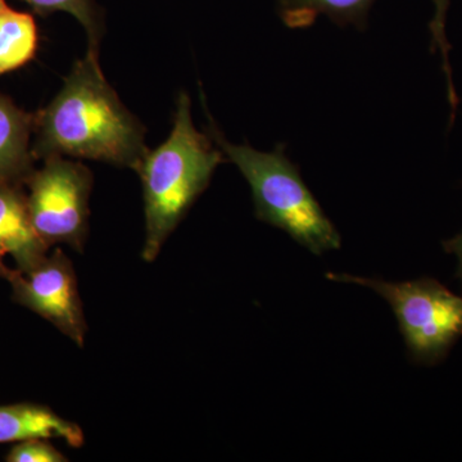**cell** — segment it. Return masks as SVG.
Masks as SVG:
<instances>
[{"mask_svg": "<svg viewBox=\"0 0 462 462\" xmlns=\"http://www.w3.org/2000/svg\"><path fill=\"white\" fill-rule=\"evenodd\" d=\"M63 439L74 448L84 445V431L75 422L60 418L39 404L0 406V443L30 439Z\"/></svg>", "mask_w": 462, "mask_h": 462, "instance_id": "ba28073f", "label": "cell"}, {"mask_svg": "<svg viewBox=\"0 0 462 462\" xmlns=\"http://www.w3.org/2000/svg\"><path fill=\"white\" fill-rule=\"evenodd\" d=\"M451 0H433L434 14L430 23L431 35V51H439L442 57V69L447 81V93H448L449 105L452 108L451 124L454 123L456 108L458 106L457 94H456L454 79H452L451 63H449V47L446 36L447 12H448Z\"/></svg>", "mask_w": 462, "mask_h": 462, "instance_id": "4fadbf2b", "label": "cell"}, {"mask_svg": "<svg viewBox=\"0 0 462 462\" xmlns=\"http://www.w3.org/2000/svg\"><path fill=\"white\" fill-rule=\"evenodd\" d=\"M200 98L208 118L209 135L251 187L258 220L285 231L316 256L339 249V231L303 181L300 166L287 156L285 145L278 144L273 152H261L248 143L233 144L225 139L203 97Z\"/></svg>", "mask_w": 462, "mask_h": 462, "instance_id": "3957f363", "label": "cell"}, {"mask_svg": "<svg viewBox=\"0 0 462 462\" xmlns=\"http://www.w3.org/2000/svg\"><path fill=\"white\" fill-rule=\"evenodd\" d=\"M33 115L0 93V184L29 178L32 161Z\"/></svg>", "mask_w": 462, "mask_h": 462, "instance_id": "9c48e42d", "label": "cell"}, {"mask_svg": "<svg viewBox=\"0 0 462 462\" xmlns=\"http://www.w3.org/2000/svg\"><path fill=\"white\" fill-rule=\"evenodd\" d=\"M93 173L80 161L45 158L29 175L27 207L36 231L48 245L65 243L83 251L89 224Z\"/></svg>", "mask_w": 462, "mask_h": 462, "instance_id": "5b68a950", "label": "cell"}, {"mask_svg": "<svg viewBox=\"0 0 462 462\" xmlns=\"http://www.w3.org/2000/svg\"><path fill=\"white\" fill-rule=\"evenodd\" d=\"M33 14L50 16L56 12L71 14L84 27L87 32L88 53L99 58V45L103 36V20L99 8L94 0H23Z\"/></svg>", "mask_w": 462, "mask_h": 462, "instance_id": "7c38bea8", "label": "cell"}, {"mask_svg": "<svg viewBox=\"0 0 462 462\" xmlns=\"http://www.w3.org/2000/svg\"><path fill=\"white\" fill-rule=\"evenodd\" d=\"M39 50L35 18L0 0V76L23 69Z\"/></svg>", "mask_w": 462, "mask_h": 462, "instance_id": "8fae6325", "label": "cell"}, {"mask_svg": "<svg viewBox=\"0 0 462 462\" xmlns=\"http://www.w3.org/2000/svg\"><path fill=\"white\" fill-rule=\"evenodd\" d=\"M329 281L373 289L393 310L410 360L437 366L462 338V297L433 278L389 282L348 273H327Z\"/></svg>", "mask_w": 462, "mask_h": 462, "instance_id": "277c9868", "label": "cell"}, {"mask_svg": "<svg viewBox=\"0 0 462 462\" xmlns=\"http://www.w3.org/2000/svg\"><path fill=\"white\" fill-rule=\"evenodd\" d=\"M50 245L33 226L26 197L14 184H0V257L11 256L21 272L47 258Z\"/></svg>", "mask_w": 462, "mask_h": 462, "instance_id": "52a82bcc", "label": "cell"}, {"mask_svg": "<svg viewBox=\"0 0 462 462\" xmlns=\"http://www.w3.org/2000/svg\"><path fill=\"white\" fill-rule=\"evenodd\" d=\"M278 14L289 29H307L320 16L338 26L366 29L370 9L376 0H276Z\"/></svg>", "mask_w": 462, "mask_h": 462, "instance_id": "30bf717a", "label": "cell"}, {"mask_svg": "<svg viewBox=\"0 0 462 462\" xmlns=\"http://www.w3.org/2000/svg\"><path fill=\"white\" fill-rule=\"evenodd\" d=\"M225 162L227 158L212 136L197 129L191 118L189 96L181 91L169 138L160 147L148 151L136 170L144 199L142 257L145 263L156 261L166 240L205 193L217 167Z\"/></svg>", "mask_w": 462, "mask_h": 462, "instance_id": "7a4b0ae2", "label": "cell"}, {"mask_svg": "<svg viewBox=\"0 0 462 462\" xmlns=\"http://www.w3.org/2000/svg\"><path fill=\"white\" fill-rule=\"evenodd\" d=\"M443 247H445L447 254H454L457 256L458 266L456 276L462 282V231L454 239L443 243Z\"/></svg>", "mask_w": 462, "mask_h": 462, "instance_id": "9a60e30c", "label": "cell"}, {"mask_svg": "<svg viewBox=\"0 0 462 462\" xmlns=\"http://www.w3.org/2000/svg\"><path fill=\"white\" fill-rule=\"evenodd\" d=\"M148 151L144 126L89 53L76 60L50 105L33 115V158L98 161L136 171Z\"/></svg>", "mask_w": 462, "mask_h": 462, "instance_id": "6da1fadb", "label": "cell"}, {"mask_svg": "<svg viewBox=\"0 0 462 462\" xmlns=\"http://www.w3.org/2000/svg\"><path fill=\"white\" fill-rule=\"evenodd\" d=\"M8 462H66L65 455L57 451L53 446L44 439H30L18 442V445L9 451Z\"/></svg>", "mask_w": 462, "mask_h": 462, "instance_id": "5bb4252c", "label": "cell"}, {"mask_svg": "<svg viewBox=\"0 0 462 462\" xmlns=\"http://www.w3.org/2000/svg\"><path fill=\"white\" fill-rule=\"evenodd\" d=\"M3 273L14 285L18 302L47 319L75 345L84 346L87 321L83 302L74 266L62 251L58 249L29 272L18 273L5 269Z\"/></svg>", "mask_w": 462, "mask_h": 462, "instance_id": "8992f818", "label": "cell"}]
</instances>
